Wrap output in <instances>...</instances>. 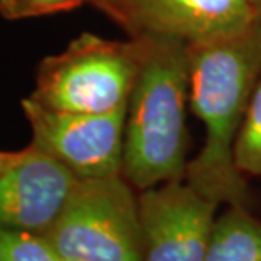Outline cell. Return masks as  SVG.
Masks as SVG:
<instances>
[{
	"label": "cell",
	"mask_w": 261,
	"mask_h": 261,
	"mask_svg": "<svg viewBox=\"0 0 261 261\" xmlns=\"http://www.w3.org/2000/svg\"><path fill=\"white\" fill-rule=\"evenodd\" d=\"M189 103L204 126V143L186 182L211 201L248 207L246 175L234 148L261 76V20L234 34L187 44Z\"/></svg>",
	"instance_id": "obj_1"
},
{
	"label": "cell",
	"mask_w": 261,
	"mask_h": 261,
	"mask_svg": "<svg viewBox=\"0 0 261 261\" xmlns=\"http://www.w3.org/2000/svg\"><path fill=\"white\" fill-rule=\"evenodd\" d=\"M140 66L126 107L121 175L135 191L186 180L189 54L179 39L142 36Z\"/></svg>",
	"instance_id": "obj_2"
},
{
	"label": "cell",
	"mask_w": 261,
	"mask_h": 261,
	"mask_svg": "<svg viewBox=\"0 0 261 261\" xmlns=\"http://www.w3.org/2000/svg\"><path fill=\"white\" fill-rule=\"evenodd\" d=\"M140 66L135 37L113 41L85 34L41 61L29 98L51 110L110 113L128 107Z\"/></svg>",
	"instance_id": "obj_3"
},
{
	"label": "cell",
	"mask_w": 261,
	"mask_h": 261,
	"mask_svg": "<svg viewBox=\"0 0 261 261\" xmlns=\"http://www.w3.org/2000/svg\"><path fill=\"white\" fill-rule=\"evenodd\" d=\"M133 191L123 175L80 179L46 238L64 261H143Z\"/></svg>",
	"instance_id": "obj_4"
},
{
	"label": "cell",
	"mask_w": 261,
	"mask_h": 261,
	"mask_svg": "<svg viewBox=\"0 0 261 261\" xmlns=\"http://www.w3.org/2000/svg\"><path fill=\"white\" fill-rule=\"evenodd\" d=\"M32 143L66 165L77 179L121 175L126 108L110 113L51 110L27 96L20 103Z\"/></svg>",
	"instance_id": "obj_5"
},
{
	"label": "cell",
	"mask_w": 261,
	"mask_h": 261,
	"mask_svg": "<svg viewBox=\"0 0 261 261\" xmlns=\"http://www.w3.org/2000/svg\"><path fill=\"white\" fill-rule=\"evenodd\" d=\"M128 37L160 36L186 44L234 34L261 20V0H93Z\"/></svg>",
	"instance_id": "obj_6"
},
{
	"label": "cell",
	"mask_w": 261,
	"mask_h": 261,
	"mask_svg": "<svg viewBox=\"0 0 261 261\" xmlns=\"http://www.w3.org/2000/svg\"><path fill=\"white\" fill-rule=\"evenodd\" d=\"M138 196L143 261H204L219 204L186 180Z\"/></svg>",
	"instance_id": "obj_7"
},
{
	"label": "cell",
	"mask_w": 261,
	"mask_h": 261,
	"mask_svg": "<svg viewBox=\"0 0 261 261\" xmlns=\"http://www.w3.org/2000/svg\"><path fill=\"white\" fill-rule=\"evenodd\" d=\"M80 179L34 143L0 174V226L46 236Z\"/></svg>",
	"instance_id": "obj_8"
},
{
	"label": "cell",
	"mask_w": 261,
	"mask_h": 261,
	"mask_svg": "<svg viewBox=\"0 0 261 261\" xmlns=\"http://www.w3.org/2000/svg\"><path fill=\"white\" fill-rule=\"evenodd\" d=\"M204 261H261V221L248 207L227 205L214 221Z\"/></svg>",
	"instance_id": "obj_9"
},
{
	"label": "cell",
	"mask_w": 261,
	"mask_h": 261,
	"mask_svg": "<svg viewBox=\"0 0 261 261\" xmlns=\"http://www.w3.org/2000/svg\"><path fill=\"white\" fill-rule=\"evenodd\" d=\"M234 157L238 169L244 175L261 177V76L238 135Z\"/></svg>",
	"instance_id": "obj_10"
},
{
	"label": "cell",
	"mask_w": 261,
	"mask_h": 261,
	"mask_svg": "<svg viewBox=\"0 0 261 261\" xmlns=\"http://www.w3.org/2000/svg\"><path fill=\"white\" fill-rule=\"evenodd\" d=\"M0 261H64L44 234L0 226Z\"/></svg>",
	"instance_id": "obj_11"
},
{
	"label": "cell",
	"mask_w": 261,
	"mask_h": 261,
	"mask_svg": "<svg viewBox=\"0 0 261 261\" xmlns=\"http://www.w3.org/2000/svg\"><path fill=\"white\" fill-rule=\"evenodd\" d=\"M93 0H0V15L7 20L36 19L80 9Z\"/></svg>",
	"instance_id": "obj_12"
},
{
	"label": "cell",
	"mask_w": 261,
	"mask_h": 261,
	"mask_svg": "<svg viewBox=\"0 0 261 261\" xmlns=\"http://www.w3.org/2000/svg\"><path fill=\"white\" fill-rule=\"evenodd\" d=\"M19 155V150H15V152H7V150H0V174L9 167L10 164L14 162L15 159H17Z\"/></svg>",
	"instance_id": "obj_13"
}]
</instances>
